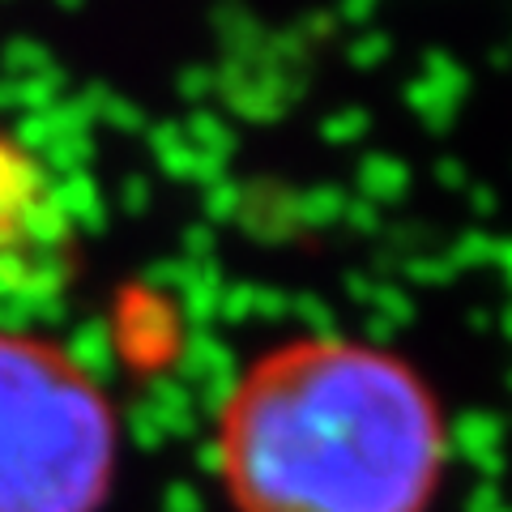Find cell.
<instances>
[{"label": "cell", "instance_id": "1", "mask_svg": "<svg viewBox=\"0 0 512 512\" xmlns=\"http://www.w3.org/2000/svg\"><path fill=\"white\" fill-rule=\"evenodd\" d=\"M448 448L436 393L410 363L308 338L235 380L210 466L235 512H431Z\"/></svg>", "mask_w": 512, "mask_h": 512}, {"label": "cell", "instance_id": "2", "mask_svg": "<svg viewBox=\"0 0 512 512\" xmlns=\"http://www.w3.org/2000/svg\"><path fill=\"white\" fill-rule=\"evenodd\" d=\"M116 444L107 393L60 346L0 333V512H99Z\"/></svg>", "mask_w": 512, "mask_h": 512}, {"label": "cell", "instance_id": "3", "mask_svg": "<svg viewBox=\"0 0 512 512\" xmlns=\"http://www.w3.org/2000/svg\"><path fill=\"white\" fill-rule=\"evenodd\" d=\"M235 222L265 248L291 244V239L303 231L299 227V188L256 175V180L244 184V205H239Z\"/></svg>", "mask_w": 512, "mask_h": 512}, {"label": "cell", "instance_id": "4", "mask_svg": "<svg viewBox=\"0 0 512 512\" xmlns=\"http://www.w3.org/2000/svg\"><path fill=\"white\" fill-rule=\"evenodd\" d=\"M47 188H52V175L43 171V163L0 146V222H13L22 205L47 197Z\"/></svg>", "mask_w": 512, "mask_h": 512}, {"label": "cell", "instance_id": "5", "mask_svg": "<svg viewBox=\"0 0 512 512\" xmlns=\"http://www.w3.org/2000/svg\"><path fill=\"white\" fill-rule=\"evenodd\" d=\"M47 201H52L56 210L69 218V227H77L82 235H103L107 231V210H103L99 184H94L86 171L52 180V188H47Z\"/></svg>", "mask_w": 512, "mask_h": 512}, {"label": "cell", "instance_id": "6", "mask_svg": "<svg viewBox=\"0 0 512 512\" xmlns=\"http://www.w3.org/2000/svg\"><path fill=\"white\" fill-rule=\"evenodd\" d=\"M210 22H214V35L222 43V56H235V60L256 64V56L265 52L269 30L261 26V18H256L252 9L239 5V0H222V5H214Z\"/></svg>", "mask_w": 512, "mask_h": 512}, {"label": "cell", "instance_id": "7", "mask_svg": "<svg viewBox=\"0 0 512 512\" xmlns=\"http://www.w3.org/2000/svg\"><path fill=\"white\" fill-rule=\"evenodd\" d=\"M60 350H64V359H69L86 380L99 384V389L111 380V372H116V346H111L107 320H86V325H77Z\"/></svg>", "mask_w": 512, "mask_h": 512}, {"label": "cell", "instance_id": "8", "mask_svg": "<svg viewBox=\"0 0 512 512\" xmlns=\"http://www.w3.org/2000/svg\"><path fill=\"white\" fill-rule=\"evenodd\" d=\"M410 192V167L393 154H367L359 163V197L372 205H397Z\"/></svg>", "mask_w": 512, "mask_h": 512}, {"label": "cell", "instance_id": "9", "mask_svg": "<svg viewBox=\"0 0 512 512\" xmlns=\"http://www.w3.org/2000/svg\"><path fill=\"white\" fill-rule=\"evenodd\" d=\"M13 227H18L22 244H35L39 252H60V244H64V239H69V231H73L69 218H64L47 197L22 205V214L13 218Z\"/></svg>", "mask_w": 512, "mask_h": 512}, {"label": "cell", "instance_id": "10", "mask_svg": "<svg viewBox=\"0 0 512 512\" xmlns=\"http://www.w3.org/2000/svg\"><path fill=\"white\" fill-rule=\"evenodd\" d=\"M69 274H73L69 256H60V252H39L35 261H30V269H26V282H22L18 299H22V303H30V312H39L43 303L64 299V286H69Z\"/></svg>", "mask_w": 512, "mask_h": 512}, {"label": "cell", "instance_id": "11", "mask_svg": "<svg viewBox=\"0 0 512 512\" xmlns=\"http://www.w3.org/2000/svg\"><path fill=\"white\" fill-rule=\"evenodd\" d=\"M184 137H188V146L197 150V154L222 158V163H231V154L239 150L235 128L222 120L218 111H210V107H197V111H192V116L184 120Z\"/></svg>", "mask_w": 512, "mask_h": 512}, {"label": "cell", "instance_id": "12", "mask_svg": "<svg viewBox=\"0 0 512 512\" xmlns=\"http://www.w3.org/2000/svg\"><path fill=\"white\" fill-rule=\"evenodd\" d=\"M227 107L235 111L239 120H248V124H274V120H282L286 111H291L274 90L261 82V77H256V69H252V77H248L244 86H235L227 94Z\"/></svg>", "mask_w": 512, "mask_h": 512}, {"label": "cell", "instance_id": "13", "mask_svg": "<svg viewBox=\"0 0 512 512\" xmlns=\"http://www.w3.org/2000/svg\"><path fill=\"white\" fill-rule=\"evenodd\" d=\"M64 82H69V73L60 64H52L39 77H22V82H13V107L22 116H43V111H52L64 99Z\"/></svg>", "mask_w": 512, "mask_h": 512}, {"label": "cell", "instance_id": "14", "mask_svg": "<svg viewBox=\"0 0 512 512\" xmlns=\"http://www.w3.org/2000/svg\"><path fill=\"white\" fill-rule=\"evenodd\" d=\"M346 214V192L338 184H316L308 192H299V227L303 231H329L333 222H342Z\"/></svg>", "mask_w": 512, "mask_h": 512}, {"label": "cell", "instance_id": "15", "mask_svg": "<svg viewBox=\"0 0 512 512\" xmlns=\"http://www.w3.org/2000/svg\"><path fill=\"white\" fill-rule=\"evenodd\" d=\"M52 64H56V60H52V52H47V43L26 39V35L9 39L5 52H0V73H5L9 82H22V77H39V73L52 69Z\"/></svg>", "mask_w": 512, "mask_h": 512}, {"label": "cell", "instance_id": "16", "mask_svg": "<svg viewBox=\"0 0 512 512\" xmlns=\"http://www.w3.org/2000/svg\"><path fill=\"white\" fill-rule=\"evenodd\" d=\"M39 158H43V171L52 175V180H60V175H77V171L90 167L94 141L90 137H56Z\"/></svg>", "mask_w": 512, "mask_h": 512}, {"label": "cell", "instance_id": "17", "mask_svg": "<svg viewBox=\"0 0 512 512\" xmlns=\"http://www.w3.org/2000/svg\"><path fill=\"white\" fill-rule=\"evenodd\" d=\"M402 94H406V107H410V111H419L427 128H436V133H444L448 120H453V107H457V103H448L444 94L427 82V77H423V82H410Z\"/></svg>", "mask_w": 512, "mask_h": 512}, {"label": "cell", "instance_id": "18", "mask_svg": "<svg viewBox=\"0 0 512 512\" xmlns=\"http://www.w3.org/2000/svg\"><path fill=\"white\" fill-rule=\"evenodd\" d=\"M367 133H372V116H367L363 107H342L320 120V137H325L329 146H355Z\"/></svg>", "mask_w": 512, "mask_h": 512}, {"label": "cell", "instance_id": "19", "mask_svg": "<svg viewBox=\"0 0 512 512\" xmlns=\"http://www.w3.org/2000/svg\"><path fill=\"white\" fill-rule=\"evenodd\" d=\"M239 205H244V184L231 180V175L222 184L201 192V210H205V222H210V227H218V222H235Z\"/></svg>", "mask_w": 512, "mask_h": 512}, {"label": "cell", "instance_id": "20", "mask_svg": "<svg viewBox=\"0 0 512 512\" xmlns=\"http://www.w3.org/2000/svg\"><path fill=\"white\" fill-rule=\"evenodd\" d=\"M389 52H393V43H389L384 30H363V35L350 39L346 60H350V69H363L367 73V69H376V64L389 60Z\"/></svg>", "mask_w": 512, "mask_h": 512}, {"label": "cell", "instance_id": "21", "mask_svg": "<svg viewBox=\"0 0 512 512\" xmlns=\"http://www.w3.org/2000/svg\"><path fill=\"white\" fill-rule=\"evenodd\" d=\"M423 64H427V82L436 86L448 103H457L461 94H466V73H461V64H457V60H448L444 52H427Z\"/></svg>", "mask_w": 512, "mask_h": 512}, {"label": "cell", "instance_id": "22", "mask_svg": "<svg viewBox=\"0 0 512 512\" xmlns=\"http://www.w3.org/2000/svg\"><path fill=\"white\" fill-rule=\"evenodd\" d=\"M47 124H52V133L56 137H90V124H94V116L82 107V99H60L52 111H47Z\"/></svg>", "mask_w": 512, "mask_h": 512}, {"label": "cell", "instance_id": "23", "mask_svg": "<svg viewBox=\"0 0 512 512\" xmlns=\"http://www.w3.org/2000/svg\"><path fill=\"white\" fill-rule=\"evenodd\" d=\"M9 137H13V146H18V154H43L56 141L52 124H47V111L43 116H18V124H13Z\"/></svg>", "mask_w": 512, "mask_h": 512}, {"label": "cell", "instance_id": "24", "mask_svg": "<svg viewBox=\"0 0 512 512\" xmlns=\"http://www.w3.org/2000/svg\"><path fill=\"white\" fill-rule=\"evenodd\" d=\"M99 120H107L111 128H120V133H146V128H150L146 111H141L133 99H124V94H107Z\"/></svg>", "mask_w": 512, "mask_h": 512}, {"label": "cell", "instance_id": "25", "mask_svg": "<svg viewBox=\"0 0 512 512\" xmlns=\"http://www.w3.org/2000/svg\"><path fill=\"white\" fill-rule=\"evenodd\" d=\"M291 308H295V316L303 320V325H308L312 338H338V329H333V312H329V303L320 295H299V299H291Z\"/></svg>", "mask_w": 512, "mask_h": 512}, {"label": "cell", "instance_id": "26", "mask_svg": "<svg viewBox=\"0 0 512 512\" xmlns=\"http://www.w3.org/2000/svg\"><path fill=\"white\" fill-rule=\"evenodd\" d=\"M342 222L355 235H363V239H376L380 231H384V218H380V205H372L367 197H346V214H342Z\"/></svg>", "mask_w": 512, "mask_h": 512}, {"label": "cell", "instance_id": "27", "mask_svg": "<svg viewBox=\"0 0 512 512\" xmlns=\"http://www.w3.org/2000/svg\"><path fill=\"white\" fill-rule=\"evenodd\" d=\"M175 90H180L184 103H205L214 94V69H205V64H188L175 77Z\"/></svg>", "mask_w": 512, "mask_h": 512}, {"label": "cell", "instance_id": "28", "mask_svg": "<svg viewBox=\"0 0 512 512\" xmlns=\"http://www.w3.org/2000/svg\"><path fill=\"white\" fill-rule=\"evenodd\" d=\"M158 171L167 175V180H188L192 184V167H197V150L188 146V137L180 141V146H167V150H158Z\"/></svg>", "mask_w": 512, "mask_h": 512}, {"label": "cell", "instance_id": "29", "mask_svg": "<svg viewBox=\"0 0 512 512\" xmlns=\"http://www.w3.org/2000/svg\"><path fill=\"white\" fill-rule=\"evenodd\" d=\"M218 252V231L210 222H192L184 231V261H214Z\"/></svg>", "mask_w": 512, "mask_h": 512}, {"label": "cell", "instance_id": "30", "mask_svg": "<svg viewBox=\"0 0 512 512\" xmlns=\"http://www.w3.org/2000/svg\"><path fill=\"white\" fill-rule=\"evenodd\" d=\"M218 312L227 320H244L256 312V286L239 282V286H222V299H218Z\"/></svg>", "mask_w": 512, "mask_h": 512}, {"label": "cell", "instance_id": "31", "mask_svg": "<svg viewBox=\"0 0 512 512\" xmlns=\"http://www.w3.org/2000/svg\"><path fill=\"white\" fill-rule=\"evenodd\" d=\"M26 269H30V261H26V256H22L18 248L0 252V299H13V295L22 291Z\"/></svg>", "mask_w": 512, "mask_h": 512}, {"label": "cell", "instance_id": "32", "mask_svg": "<svg viewBox=\"0 0 512 512\" xmlns=\"http://www.w3.org/2000/svg\"><path fill=\"white\" fill-rule=\"evenodd\" d=\"M372 308H380V316H389V320H410V316H414L410 299H406L402 291H397V286H389V282H376Z\"/></svg>", "mask_w": 512, "mask_h": 512}, {"label": "cell", "instance_id": "33", "mask_svg": "<svg viewBox=\"0 0 512 512\" xmlns=\"http://www.w3.org/2000/svg\"><path fill=\"white\" fill-rule=\"evenodd\" d=\"M299 35H303V43H325V39H333L338 35V13H325V9H312L308 18H299Z\"/></svg>", "mask_w": 512, "mask_h": 512}, {"label": "cell", "instance_id": "34", "mask_svg": "<svg viewBox=\"0 0 512 512\" xmlns=\"http://www.w3.org/2000/svg\"><path fill=\"white\" fill-rule=\"evenodd\" d=\"M150 201H154V192H150V180H146V175H128L124 188H120L124 214H146V210H150Z\"/></svg>", "mask_w": 512, "mask_h": 512}, {"label": "cell", "instance_id": "35", "mask_svg": "<svg viewBox=\"0 0 512 512\" xmlns=\"http://www.w3.org/2000/svg\"><path fill=\"white\" fill-rule=\"evenodd\" d=\"M402 274H410L414 282H444L453 274V265L436 261V256H410V261H402Z\"/></svg>", "mask_w": 512, "mask_h": 512}, {"label": "cell", "instance_id": "36", "mask_svg": "<svg viewBox=\"0 0 512 512\" xmlns=\"http://www.w3.org/2000/svg\"><path fill=\"white\" fill-rule=\"evenodd\" d=\"M180 274H184V261H150L141 282H146L150 291H158V286H180Z\"/></svg>", "mask_w": 512, "mask_h": 512}, {"label": "cell", "instance_id": "37", "mask_svg": "<svg viewBox=\"0 0 512 512\" xmlns=\"http://www.w3.org/2000/svg\"><path fill=\"white\" fill-rule=\"evenodd\" d=\"M227 180V163L222 158H210V154H197V167H192V184H201V192L205 188H214V184H222Z\"/></svg>", "mask_w": 512, "mask_h": 512}, {"label": "cell", "instance_id": "38", "mask_svg": "<svg viewBox=\"0 0 512 512\" xmlns=\"http://www.w3.org/2000/svg\"><path fill=\"white\" fill-rule=\"evenodd\" d=\"M146 141H150V150H167V146H180L184 141V124H175V120H158L146 128Z\"/></svg>", "mask_w": 512, "mask_h": 512}, {"label": "cell", "instance_id": "39", "mask_svg": "<svg viewBox=\"0 0 512 512\" xmlns=\"http://www.w3.org/2000/svg\"><path fill=\"white\" fill-rule=\"evenodd\" d=\"M491 244L487 235H461V244L453 248V265H474V261H487Z\"/></svg>", "mask_w": 512, "mask_h": 512}, {"label": "cell", "instance_id": "40", "mask_svg": "<svg viewBox=\"0 0 512 512\" xmlns=\"http://www.w3.org/2000/svg\"><path fill=\"white\" fill-rule=\"evenodd\" d=\"M256 312L269 316V320H282L286 312H291V295H282V291H265V286H256Z\"/></svg>", "mask_w": 512, "mask_h": 512}, {"label": "cell", "instance_id": "41", "mask_svg": "<svg viewBox=\"0 0 512 512\" xmlns=\"http://www.w3.org/2000/svg\"><path fill=\"white\" fill-rule=\"evenodd\" d=\"M346 291H350V299L372 303V295H376V278L367 274V269H350V274H346Z\"/></svg>", "mask_w": 512, "mask_h": 512}, {"label": "cell", "instance_id": "42", "mask_svg": "<svg viewBox=\"0 0 512 512\" xmlns=\"http://www.w3.org/2000/svg\"><path fill=\"white\" fill-rule=\"evenodd\" d=\"M376 13V0H342L338 5V22H355V26H363L367 18Z\"/></svg>", "mask_w": 512, "mask_h": 512}, {"label": "cell", "instance_id": "43", "mask_svg": "<svg viewBox=\"0 0 512 512\" xmlns=\"http://www.w3.org/2000/svg\"><path fill=\"white\" fill-rule=\"evenodd\" d=\"M367 342H376V350L389 342V320H380V316L367 320Z\"/></svg>", "mask_w": 512, "mask_h": 512}, {"label": "cell", "instance_id": "44", "mask_svg": "<svg viewBox=\"0 0 512 512\" xmlns=\"http://www.w3.org/2000/svg\"><path fill=\"white\" fill-rule=\"evenodd\" d=\"M436 175H440V184H453V188L461 184V167L453 163V158H448V163H440V167H436Z\"/></svg>", "mask_w": 512, "mask_h": 512}, {"label": "cell", "instance_id": "45", "mask_svg": "<svg viewBox=\"0 0 512 512\" xmlns=\"http://www.w3.org/2000/svg\"><path fill=\"white\" fill-rule=\"evenodd\" d=\"M82 5H86V0H56V9H64V13H77Z\"/></svg>", "mask_w": 512, "mask_h": 512}]
</instances>
